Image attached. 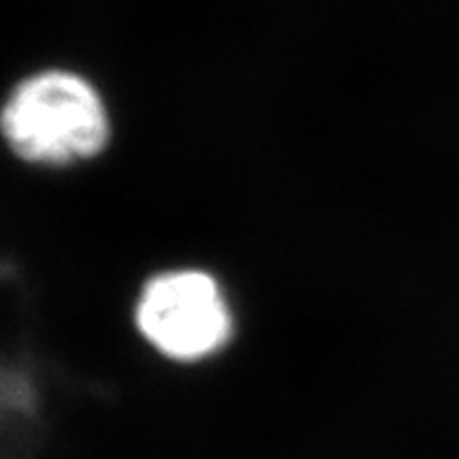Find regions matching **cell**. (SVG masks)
Here are the masks:
<instances>
[{
	"label": "cell",
	"mask_w": 459,
	"mask_h": 459,
	"mask_svg": "<svg viewBox=\"0 0 459 459\" xmlns=\"http://www.w3.org/2000/svg\"><path fill=\"white\" fill-rule=\"evenodd\" d=\"M0 132L22 160L71 164L106 145L108 113L87 80L45 71L14 87L0 110Z\"/></svg>",
	"instance_id": "1"
},
{
	"label": "cell",
	"mask_w": 459,
	"mask_h": 459,
	"mask_svg": "<svg viewBox=\"0 0 459 459\" xmlns=\"http://www.w3.org/2000/svg\"><path fill=\"white\" fill-rule=\"evenodd\" d=\"M136 324L164 357L197 361L230 338L228 302L221 286L197 270H174L151 279L136 305Z\"/></svg>",
	"instance_id": "2"
}]
</instances>
